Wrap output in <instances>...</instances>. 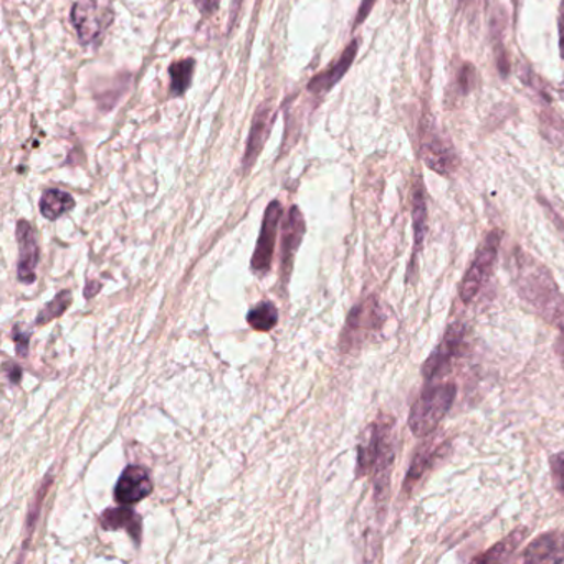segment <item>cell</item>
Returning a JSON list of instances; mask_svg holds the SVG:
<instances>
[{"instance_id":"cell-16","label":"cell","mask_w":564,"mask_h":564,"mask_svg":"<svg viewBox=\"0 0 564 564\" xmlns=\"http://www.w3.org/2000/svg\"><path fill=\"white\" fill-rule=\"evenodd\" d=\"M101 527L107 531L126 530L131 538H134L136 543L141 541V534H143V524H141V517L136 511L128 508V505L123 507L110 508V510L103 511L100 517Z\"/></svg>"},{"instance_id":"cell-3","label":"cell","mask_w":564,"mask_h":564,"mask_svg":"<svg viewBox=\"0 0 564 564\" xmlns=\"http://www.w3.org/2000/svg\"><path fill=\"white\" fill-rule=\"evenodd\" d=\"M457 388L454 383H442L424 389L416 399L409 414V428L416 438H428L434 434L442 419L451 411L454 405Z\"/></svg>"},{"instance_id":"cell-30","label":"cell","mask_w":564,"mask_h":564,"mask_svg":"<svg viewBox=\"0 0 564 564\" xmlns=\"http://www.w3.org/2000/svg\"><path fill=\"white\" fill-rule=\"evenodd\" d=\"M100 288H101V284H98V281H93V284H91V281H88V285H87V290H85V297L87 298H91V295H97L98 291H100Z\"/></svg>"},{"instance_id":"cell-26","label":"cell","mask_w":564,"mask_h":564,"mask_svg":"<svg viewBox=\"0 0 564 564\" xmlns=\"http://www.w3.org/2000/svg\"><path fill=\"white\" fill-rule=\"evenodd\" d=\"M458 81H461L462 91H464V93H468V91L472 90L475 84V70L472 65H464L461 75H458Z\"/></svg>"},{"instance_id":"cell-31","label":"cell","mask_w":564,"mask_h":564,"mask_svg":"<svg viewBox=\"0 0 564 564\" xmlns=\"http://www.w3.org/2000/svg\"><path fill=\"white\" fill-rule=\"evenodd\" d=\"M563 333H561L560 341H557V351H560L561 360L564 361V328H561Z\"/></svg>"},{"instance_id":"cell-8","label":"cell","mask_w":564,"mask_h":564,"mask_svg":"<svg viewBox=\"0 0 564 564\" xmlns=\"http://www.w3.org/2000/svg\"><path fill=\"white\" fill-rule=\"evenodd\" d=\"M464 324L454 323L449 327V330L445 331L441 343L435 346L431 356H429L428 360H425V363L422 364V374H424L425 379H435L439 374L449 369L452 361H454L455 357H457V354L461 353L462 344H464Z\"/></svg>"},{"instance_id":"cell-24","label":"cell","mask_w":564,"mask_h":564,"mask_svg":"<svg viewBox=\"0 0 564 564\" xmlns=\"http://www.w3.org/2000/svg\"><path fill=\"white\" fill-rule=\"evenodd\" d=\"M551 480L554 488L564 495V452L551 455L550 457Z\"/></svg>"},{"instance_id":"cell-22","label":"cell","mask_w":564,"mask_h":564,"mask_svg":"<svg viewBox=\"0 0 564 564\" xmlns=\"http://www.w3.org/2000/svg\"><path fill=\"white\" fill-rule=\"evenodd\" d=\"M247 323L257 331L274 330L278 323V310L270 301H262L248 311Z\"/></svg>"},{"instance_id":"cell-9","label":"cell","mask_w":564,"mask_h":564,"mask_svg":"<svg viewBox=\"0 0 564 564\" xmlns=\"http://www.w3.org/2000/svg\"><path fill=\"white\" fill-rule=\"evenodd\" d=\"M422 154L425 164L441 176H449L455 169V153L451 143L429 121L422 131Z\"/></svg>"},{"instance_id":"cell-5","label":"cell","mask_w":564,"mask_h":564,"mask_svg":"<svg viewBox=\"0 0 564 564\" xmlns=\"http://www.w3.org/2000/svg\"><path fill=\"white\" fill-rule=\"evenodd\" d=\"M113 19L110 5L101 4L98 0H78L71 9V24L77 31L78 41L84 45L100 41L113 24Z\"/></svg>"},{"instance_id":"cell-2","label":"cell","mask_w":564,"mask_h":564,"mask_svg":"<svg viewBox=\"0 0 564 564\" xmlns=\"http://www.w3.org/2000/svg\"><path fill=\"white\" fill-rule=\"evenodd\" d=\"M513 281L518 294L548 321H557L564 328V297L557 290L550 272L524 252L513 255Z\"/></svg>"},{"instance_id":"cell-28","label":"cell","mask_w":564,"mask_h":564,"mask_svg":"<svg viewBox=\"0 0 564 564\" xmlns=\"http://www.w3.org/2000/svg\"><path fill=\"white\" fill-rule=\"evenodd\" d=\"M196 2H198L199 11L204 15L214 14L221 4V0H196Z\"/></svg>"},{"instance_id":"cell-25","label":"cell","mask_w":564,"mask_h":564,"mask_svg":"<svg viewBox=\"0 0 564 564\" xmlns=\"http://www.w3.org/2000/svg\"><path fill=\"white\" fill-rule=\"evenodd\" d=\"M12 336H14L19 356H27L29 343H31V340H29V338H31V333H27V331H22L21 328H15L14 333H12Z\"/></svg>"},{"instance_id":"cell-11","label":"cell","mask_w":564,"mask_h":564,"mask_svg":"<svg viewBox=\"0 0 564 564\" xmlns=\"http://www.w3.org/2000/svg\"><path fill=\"white\" fill-rule=\"evenodd\" d=\"M19 265L18 275L22 284H34L35 268L41 261L37 235L27 221L18 222Z\"/></svg>"},{"instance_id":"cell-15","label":"cell","mask_w":564,"mask_h":564,"mask_svg":"<svg viewBox=\"0 0 564 564\" xmlns=\"http://www.w3.org/2000/svg\"><path fill=\"white\" fill-rule=\"evenodd\" d=\"M357 51H360V41H353L350 45H347L346 51L341 54V57L338 58L336 64L331 65L327 71L323 74L317 75V77L311 78L310 84H308V91L314 95H323L327 91H330L341 78L346 75V71L350 70L351 65H353L354 58H356Z\"/></svg>"},{"instance_id":"cell-32","label":"cell","mask_w":564,"mask_h":564,"mask_svg":"<svg viewBox=\"0 0 564 564\" xmlns=\"http://www.w3.org/2000/svg\"><path fill=\"white\" fill-rule=\"evenodd\" d=\"M560 37H561V51H563V55H564V18H563V21H561Z\"/></svg>"},{"instance_id":"cell-13","label":"cell","mask_w":564,"mask_h":564,"mask_svg":"<svg viewBox=\"0 0 564 564\" xmlns=\"http://www.w3.org/2000/svg\"><path fill=\"white\" fill-rule=\"evenodd\" d=\"M281 234H284L281 235V272L287 280L291 267H294L295 254H297L305 234V221L300 209L291 208L288 211Z\"/></svg>"},{"instance_id":"cell-17","label":"cell","mask_w":564,"mask_h":564,"mask_svg":"<svg viewBox=\"0 0 564 564\" xmlns=\"http://www.w3.org/2000/svg\"><path fill=\"white\" fill-rule=\"evenodd\" d=\"M445 449H447V444L439 445V447H422L416 454L414 461H412L411 467H409L405 485H402V491L409 494L418 485V482L428 474L429 468H432L435 462L444 458Z\"/></svg>"},{"instance_id":"cell-29","label":"cell","mask_w":564,"mask_h":564,"mask_svg":"<svg viewBox=\"0 0 564 564\" xmlns=\"http://www.w3.org/2000/svg\"><path fill=\"white\" fill-rule=\"evenodd\" d=\"M8 373L12 385H18V383L21 381L22 369L18 366V364H8Z\"/></svg>"},{"instance_id":"cell-7","label":"cell","mask_w":564,"mask_h":564,"mask_svg":"<svg viewBox=\"0 0 564 564\" xmlns=\"http://www.w3.org/2000/svg\"><path fill=\"white\" fill-rule=\"evenodd\" d=\"M281 214H284V209L278 201H272L267 211H265L257 248H255L254 257H252V270L257 272V274H264V272L267 274L270 270Z\"/></svg>"},{"instance_id":"cell-19","label":"cell","mask_w":564,"mask_h":564,"mask_svg":"<svg viewBox=\"0 0 564 564\" xmlns=\"http://www.w3.org/2000/svg\"><path fill=\"white\" fill-rule=\"evenodd\" d=\"M75 208V199L60 189H48L41 199V212L48 221H57Z\"/></svg>"},{"instance_id":"cell-21","label":"cell","mask_w":564,"mask_h":564,"mask_svg":"<svg viewBox=\"0 0 564 564\" xmlns=\"http://www.w3.org/2000/svg\"><path fill=\"white\" fill-rule=\"evenodd\" d=\"M195 58H184V60L174 62L169 67L170 95L180 97L184 91L191 87L192 77H195Z\"/></svg>"},{"instance_id":"cell-20","label":"cell","mask_w":564,"mask_h":564,"mask_svg":"<svg viewBox=\"0 0 564 564\" xmlns=\"http://www.w3.org/2000/svg\"><path fill=\"white\" fill-rule=\"evenodd\" d=\"M412 222H414V258L416 254L424 244L425 232H428V202L422 184L416 186L414 204H412Z\"/></svg>"},{"instance_id":"cell-27","label":"cell","mask_w":564,"mask_h":564,"mask_svg":"<svg viewBox=\"0 0 564 564\" xmlns=\"http://www.w3.org/2000/svg\"><path fill=\"white\" fill-rule=\"evenodd\" d=\"M374 4H376V0H363V2H361V8L356 15V22H354V27H357V25H361L366 21L367 15L373 11Z\"/></svg>"},{"instance_id":"cell-6","label":"cell","mask_w":564,"mask_h":564,"mask_svg":"<svg viewBox=\"0 0 564 564\" xmlns=\"http://www.w3.org/2000/svg\"><path fill=\"white\" fill-rule=\"evenodd\" d=\"M385 317L376 297L366 298L363 303L353 308L347 317L346 330L343 333V344L346 347L360 346L364 338L381 328Z\"/></svg>"},{"instance_id":"cell-18","label":"cell","mask_w":564,"mask_h":564,"mask_svg":"<svg viewBox=\"0 0 564 564\" xmlns=\"http://www.w3.org/2000/svg\"><path fill=\"white\" fill-rule=\"evenodd\" d=\"M528 533H530L528 528H517L508 537H505L504 540L498 541L490 550L485 551L480 556L474 557L475 563H500V561L510 560L511 554L523 543L524 537Z\"/></svg>"},{"instance_id":"cell-1","label":"cell","mask_w":564,"mask_h":564,"mask_svg":"<svg viewBox=\"0 0 564 564\" xmlns=\"http://www.w3.org/2000/svg\"><path fill=\"white\" fill-rule=\"evenodd\" d=\"M395 465V419L379 418L364 432L357 447V477L373 475L376 500H386Z\"/></svg>"},{"instance_id":"cell-10","label":"cell","mask_w":564,"mask_h":564,"mask_svg":"<svg viewBox=\"0 0 564 564\" xmlns=\"http://www.w3.org/2000/svg\"><path fill=\"white\" fill-rule=\"evenodd\" d=\"M153 494L150 472L141 465L124 468L114 487V500L120 505H134Z\"/></svg>"},{"instance_id":"cell-4","label":"cell","mask_w":564,"mask_h":564,"mask_svg":"<svg viewBox=\"0 0 564 564\" xmlns=\"http://www.w3.org/2000/svg\"><path fill=\"white\" fill-rule=\"evenodd\" d=\"M500 242L501 232L494 231L485 237L484 244L478 247L474 262H472L464 280H462L461 298L464 303H471L472 300H475V297L480 294L482 288L490 278L495 262H497Z\"/></svg>"},{"instance_id":"cell-12","label":"cell","mask_w":564,"mask_h":564,"mask_svg":"<svg viewBox=\"0 0 564 564\" xmlns=\"http://www.w3.org/2000/svg\"><path fill=\"white\" fill-rule=\"evenodd\" d=\"M523 563L557 564L564 561V533L548 531L524 548Z\"/></svg>"},{"instance_id":"cell-14","label":"cell","mask_w":564,"mask_h":564,"mask_svg":"<svg viewBox=\"0 0 564 564\" xmlns=\"http://www.w3.org/2000/svg\"><path fill=\"white\" fill-rule=\"evenodd\" d=\"M275 110L270 104H262L252 121L251 134H248L247 150L244 156V170L251 169L262 153L265 141L268 140L272 126H274Z\"/></svg>"},{"instance_id":"cell-23","label":"cell","mask_w":564,"mask_h":564,"mask_svg":"<svg viewBox=\"0 0 564 564\" xmlns=\"http://www.w3.org/2000/svg\"><path fill=\"white\" fill-rule=\"evenodd\" d=\"M71 300H74V298H71V291H60L51 303L45 305L44 310L38 313L35 324H37V327H44V324L51 323L55 318L62 317V314L70 308Z\"/></svg>"}]
</instances>
